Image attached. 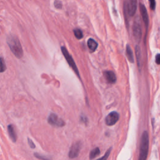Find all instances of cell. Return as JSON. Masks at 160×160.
Masks as SVG:
<instances>
[{
    "label": "cell",
    "mask_w": 160,
    "mask_h": 160,
    "mask_svg": "<svg viewBox=\"0 0 160 160\" xmlns=\"http://www.w3.org/2000/svg\"><path fill=\"white\" fill-rule=\"evenodd\" d=\"M8 134H9V138H11V140H12L13 142H16V139H17V136H16V132H15L13 125L9 124L8 126Z\"/></svg>",
    "instance_id": "4fadbf2b"
},
{
    "label": "cell",
    "mask_w": 160,
    "mask_h": 160,
    "mask_svg": "<svg viewBox=\"0 0 160 160\" xmlns=\"http://www.w3.org/2000/svg\"><path fill=\"white\" fill-rule=\"evenodd\" d=\"M7 43L12 53L17 58H21L23 56L22 46L16 36L9 35L7 38Z\"/></svg>",
    "instance_id": "6da1fadb"
},
{
    "label": "cell",
    "mask_w": 160,
    "mask_h": 160,
    "mask_svg": "<svg viewBox=\"0 0 160 160\" xmlns=\"http://www.w3.org/2000/svg\"><path fill=\"white\" fill-rule=\"evenodd\" d=\"M61 51H62L63 55H64V57L66 58V61H67L68 63L69 64V66H71V67L72 68V69H73V71H74V73H76V75H77L78 77L80 78L79 71H78V69L77 66H76V63H75L74 60H73L71 55L69 54V52L68 51L67 49H66L65 46H61Z\"/></svg>",
    "instance_id": "3957f363"
},
{
    "label": "cell",
    "mask_w": 160,
    "mask_h": 160,
    "mask_svg": "<svg viewBox=\"0 0 160 160\" xmlns=\"http://www.w3.org/2000/svg\"><path fill=\"white\" fill-rule=\"evenodd\" d=\"M139 9L140 13H141V16H142L143 22H144L146 28L147 29L149 25V17H148V14L147 12V9H146L145 6L142 3L139 4Z\"/></svg>",
    "instance_id": "ba28073f"
},
{
    "label": "cell",
    "mask_w": 160,
    "mask_h": 160,
    "mask_svg": "<svg viewBox=\"0 0 160 160\" xmlns=\"http://www.w3.org/2000/svg\"><path fill=\"white\" fill-rule=\"evenodd\" d=\"M133 36L136 41L139 42L142 36V30L139 21H134L133 25Z\"/></svg>",
    "instance_id": "8992f818"
},
{
    "label": "cell",
    "mask_w": 160,
    "mask_h": 160,
    "mask_svg": "<svg viewBox=\"0 0 160 160\" xmlns=\"http://www.w3.org/2000/svg\"><path fill=\"white\" fill-rule=\"evenodd\" d=\"M73 32H74L75 37L77 38L78 39H81L83 38V33L81 29H75L73 30Z\"/></svg>",
    "instance_id": "2e32d148"
},
{
    "label": "cell",
    "mask_w": 160,
    "mask_h": 160,
    "mask_svg": "<svg viewBox=\"0 0 160 160\" xmlns=\"http://www.w3.org/2000/svg\"><path fill=\"white\" fill-rule=\"evenodd\" d=\"M54 4L57 9H61V8H62V3L59 0H55Z\"/></svg>",
    "instance_id": "ac0fdd59"
},
{
    "label": "cell",
    "mask_w": 160,
    "mask_h": 160,
    "mask_svg": "<svg viewBox=\"0 0 160 160\" xmlns=\"http://www.w3.org/2000/svg\"><path fill=\"white\" fill-rule=\"evenodd\" d=\"M149 5L151 9L154 10L156 8V1L155 0H149Z\"/></svg>",
    "instance_id": "d6986e66"
},
{
    "label": "cell",
    "mask_w": 160,
    "mask_h": 160,
    "mask_svg": "<svg viewBox=\"0 0 160 160\" xmlns=\"http://www.w3.org/2000/svg\"><path fill=\"white\" fill-rule=\"evenodd\" d=\"M87 44L88 48L89 49V51H91V53L94 52V51H96V49H97L98 46V43L96 42L94 39H93V38H89V39L88 40Z\"/></svg>",
    "instance_id": "7c38bea8"
},
{
    "label": "cell",
    "mask_w": 160,
    "mask_h": 160,
    "mask_svg": "<svg viewBox=\"0 0 160 160\" xmlns=\"http://www.w3.org/2000/svg\"><path fill=\"white\" fill-rule=\"evenodd\" d=\"M104 77L106 82L109 84H114L116 82V76L112 71H105L103 72Z\"/></svg>",
    "instance_id": "9c48e42d"
},
{
    "label": "cell",
    "mask_w": 160,
    "mask_h": 160,
    "mask_svg": "<svg viewBox=\"0 0 160 160\" xmlns=\"http://www.w3.org/2000/svg\"><path fill=\"white\" fill-rule=\"evenodd\" d=\"M119 119V115L116 111H112L107 115L105 118V123L108 126H113L118 122Z\"/></svg>",
    "instance_id": "5b68a950"
},
{
    "label": "cell",
    "mask_w": 160,
    "mask_h": 160,
    "mask_svg": "<svg viewBox=\"0 0 160 160\" xmlns=\"http://www.w3.org/2000/svg\"><path fill=\"white\" fill-rule=\"evenodd\" d=\"M80 149H81V143L77 142L74 144L70 148L68 156L70 158H75L79 155Z\"/></svg>",
    "instance_id": "52a82bcc"
},
{
    "label": "cell",
    "mask_w": 160,
    "mask_h": 160,
    "mask_svg": "<svg viewBox=\"0 0 160 160\" xmlns=\"http://www.w3.org/2000/svg\"><path fill=\"white\" fill-rule=\"evenodd\" d=\"M28 144H29V146L31 147V148H35V147H36V146H35V144H34V143L33 142V141L31 140V139H29V138H28Z\"/></svg>",
    "instance_id": "44dd1931"
},
{
    "label": "cell",
    "mask_w": 160,
    "mask_h": 160,
    "mask_svg": "<svg viewBox=\"0 0 160 160\" xmlns=\"http://www.w3.org/2000/svg\"><path fill=\"white\" fill-rule=\"evenodd\" d=\"M126 56L128 60L130 63H133L134 62V56H133V53L132 49H131V47L129 44L126 45Z\"/></svg>",
    "instance_id": "5bb4252c"
},
{
    "label": "cell",
    "mask_w": 160,
    "mask_h": 160,
    "mask_svg": "<svg viewBox=\"0 0 160 160\" xmlns=\"http://www.w3.org/2000/svg\"><path fill=\"white\" fill-rule=\"evenodd\" d=\"M155 61L156 63L158 65L160 64V54H157L156 55V57H155Z\"/></svg>",
    "instance_id": "7402d4cb"
},
{
    "label": "cell",
    "mask_w": 160,
    "mask_h": 160,
    "mask_svg": "<svg viewBox=\"0 0 160 160\" xmlns=\"http://www.w3.org/2000/svg\"><path fill=\"white\" fill-rule=\"evenodd\" d=\"M137 8V0H129L127 6L128 13L129 16H134Z\"/></svg>",
    "instance_id": "30bf717a"
},
{
    "label": "cell",
    "mask_w": 160,
    "mask_h": 160,
    "mask_svg": "<svg viewBox=\"0 0 160 160\" xmlns=\"http://www.w3.org/2000/svg\"><path fill=\"white\" fill-rule=\"evenodd\" d=\"M111 148H109V149H108V151H106V153L104 154V156H103V157L100 158V159H107V158H108V156H109L110 153H111Z\"/></svg>",
    "instance_id": "ffe728a7"
},
{
    "label": "cell",
    "mask_w": 160,
    "mask_h": 160,
    "mask_svg": "<svg viewBox=\"0 0 160 160\" xmlns=\"http://www.w3.org/2000/svg\"><path fill=\"white\" fill-rule=\"evenodd\" d=\"M6 64H5L4 61L3 59V58H1V72L3 73L6 70Z\"/></svg>",
    "instance_id": "e0dca14e"
},
{
    "label": "cell",
    "mask_w": 160,
    "mask_h": 160,
    "mask_svg": "<svg viewBox=\"0 0 160 160\" xmlns=\"http://www.w3.org/2000/svg\"><path fill=\"white\" fill-rule=\"evenodd\" d=\"M48 122L51 126H55V127H63L65 124L64 121L54 113L50 114L48 118Z\"/></svg>",
    "instance_id": "277c9868"
},
{
    "label": "cell",
    "mask_w": 160,
    "mask_h": 160,
    "mask_svg": "<svg viewBox=\"0 0 160 160\" xmlns=\"http://www.w3.org/2000/svg\"><path fill=\"white\" fill-rule=\"evenodd\" d=\"M149 134L146 131L143 133L141 138L139 148V160H145L147 158L149 149Z\"/></svg>",
    "instance_id": "7a4b0ae2"
},
{
    "label": "cell",
    "mask_w": 160,
    "mask_h": 160,
    "mask_svg": "<svg viewBox=\"0 0 160 160\" xmlns=\"http://www.w3.org/2000/svg\"><path fill=\"white\" fill-rule=\"evenodd\" d=\"M34 156H36V158H38V159H46L47 158L46 157H43V156H41V155H40L39 154H38V153H34Z\"/></svg>",
    "instance_id": "603a6c76"
},
{
    "label": "cell",
    "mask_w": 160,
    "mask_h": 160,
    "mask_svg": "<svg viewBox=\"0 0 160 160\" xmlns=\"http://www.w3.org/2000/svg\"><path fill=\"white\" fill-rule=\"evenodd\" d=\"M99 154H100V150L99 149V148L98 147L95 148L89 153V159H94V158L97 157Z\"/></svg>",
    "instance_id": "9a60e30c"
},
{
    "label": "cell",
    "mask_w": 160,
    "mask_h": 160,
    "mask_svg": "<svg viewBox=\"0 0 160 160\" xmlns=\"http://www.w3.org/2000/svg\"><path fill=\"white\" fill-rule=\"evenodd\" d=\"M135 53H136V60H137L138 67L140 71L141 69V66H142V65H141L142 64V56H141V49L138 45H136V47H135Z\"/></svg>",
    "instance_id": "8fae6325"
}]
</instances>
